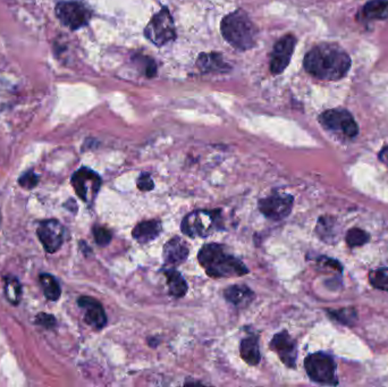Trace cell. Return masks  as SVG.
I'll return each instance as SVG.
<instances>
[{
  "label": "cell",
  "mask_w": 388,
  "mask_h": 387,
  "mask_svg": "<svg viewBox=\"0 0 388 387\" xmlns=\"http://www.w3.org/2000/svg\"><path fill=\"white\" fill-rule=\"evenodd\" d=\"M37 237L47 252H56L62 247L64 228L56 219H48L39 225Z\"/></svg>",
  "instance_id": "cell-12"
},
{
  "label": "cell",
  "mask_w": 388,
  "mask_h": 387,
  "mask_svg": "<svg viewBox=\"0 0 388 387\" xmlns=\"http://www.w3.org/2000/svg\"><path fill=\"white\" fill-rule=\"evenodd\" d=\"M369 240V235L360 228H352L346 234V243L348 247H360L362 244L366 243Z\"/></svg>",
  "instance_id": "cell-24"
},
{
  "label": "cell",
  "mask_w": 388,
  "mask_h": 387,
  "mask_svg": "<svg viewBox=\"0 0 388 387\" xmlns=\"http://www.w3.org/2000/svg\"><path fill=\"white\" fill-rule=\"evenodd\" d=\"M319 121L328 130L341 132L348 137H357L359 133L357 123L348 110H326L320 115Z\"/></svg>",
  "instance_id": "cell-9"
},
{
  "label": "cell",
  "mask_w": 388,
  "mask_h": 387,
  "mask_svg": "<svg viewBox=\"0 0 388 387\" xmlns=\"http://www.w3.org/2000/svg\"><path fill=\"white\" fill-rule=\"evenodd\" d=\"M56 16L66 28L78 30L91 19V10L81 1H60L57 3Z\"/></svg>",
  "instance_id": "cell-7"
},
{
  "label": "cell",
  "mask_w": 388,
  "mask_h": 387,
  "mask_svg": "<svg viewBox=\"0 0 388 387\" xmlns=\"http://www.w3.org/2000/svg\"><path fill=\"white\" fill-rule=\"evenodd\" d=\"M189 252V247L185 243V241L180 237H175L165 244L162 257H164L166 265L178 266L187 259Z\"/></svg>",
  "instance_id": "cell-15"
},
{
  "label": "cell",
  "mask_w": 388,
  "mask_h": 387,
  "mask_svg": "<svg viewBox=\"0 0 388 387\" xmlns=\"http://www.w3.org/2000/svg\"><path fill=\"white\" fill-rule=\"evenodd\" d=\"M294 198L289 194H275L259 200V210L271 221H280L291 214Z\"/></svg>",
  "instance_id": "cell-10"
},
{
  "label": "cell",
  "mask_w": 388,
  "mask_h": 387,
  "mask_svg": "<svg viewBox=\"0 0 388 387\" xmlns=\"http://www.w3.org/2000/svg\"><path fill=\"white\" fill-rule=\"evenodd\" d=\"M271 349L278 354L284 365L289 368H295V362L298 356L296 343L286 331L280 332L271 340Z\"/></svg>",
  "instance_id": "cell-13"
},
{
  "label": "cell",
  "mask_w": 388,
  "mask_h": 387,
  "mask_svg": "<svg viewBox=\"0 0 388 387\" xmlns=\"http://www.w3.org/2000/svg\"><path fill=\"white\" fill-rule=\"evenodd\" d=\"M196 66L202 73H225L230 67L225 60L223 55L218 53H201L196 60Z\"/></svg>",
  "instance_id": "cell-16"
},
{
  "label": "cell",
  "mask_w": 388,
  "mask_h": 387,
  "mask_svg": "<svg viewBox=\"0 0 388 387\" xmlns=\"http://www.w3.org/2000/svg\"><path fill=\"white\" fill-rule=\"evenodd\" d=\"M364 19H387L388 0H370L362 10Z\"/></svg>",
  "instance_id": "cell-21"
},
{
  "label": "cell",
  "mask_w": 388,
  "mask_h": 387,
  "mask_svg": "<svg viewBox=\"0 0 388 387\" xmlns=\"http://www.w3.org/2000/svg\"><path fill=\"white\" fill-rule=\"evenodd\" d=\"M198 259L207 275L212 278L234 277L248 273L246 266L226 252L221 244H205L200 249Z\"/></svg>",
  "instance_id": "cell-2"
},
{
  "label": "cell",
  "mask_w": 388,
  "mask_h": 387,
  "mask_svg": "<svg viewBox=\"0 0 388 387\" xmlns=\"http://www.w3.org/2000/svg\"><path fill=\"white\" fill-rule=\"evenodd\" d=\"M370 283L382 291L388 292V269H377L375 272L370 273Z\"/></svg>",
  "instance_id": "cell-25"
},
{
  "label": "cell",
  "mask_w": 388,
  "mask_h": 387,
  "mask_svg": "<svg viewBox=\"0 0 388 387\" xmlns=\"http://www.w3.org/2000/svg\"><path fill=\"white\" fill-rule=\"evenodd\" d=\"M221 226V210H196L183 219L180 228L187 237H207Z\"/></svg>",
  "instance_id": "cell-4"
},
{
  "label": "cell",
  "mask_w": 388,
  "mask_h": 387,
  "mask_svg": "<svg viewBox=\"0 0 388 387\" xmlns=\"http://www.w3.org/2000/svg\"><path fill=\"white\" fill-rule=\"evenodd\" d=\"M78 306L84 310V319L87 324L96 328L101 329L107 324L106 312L103 306L96 299L90 297H81L78 299Z\"/></svg>",
  "instance_id": "cell-14"
},
{
  "label": "cell",
  "mask_w": 388,
  "mask_h": 387,
  "mask_svg": "<svg viewBox=\"0 0 388 387\" xmlns=\"http://www.w3.org/2000/svg\"><path fill=\"white\" fill-rule=\"evenodd\" d=\"M334 315L332 317L337 319L339 322H344L345 325L352 324L357 318V313H355V310L351 309H341L339 311L332 312Z\"/></svg>",
  "instance_id": "cell-27"
},
{
  "label": "cell",
  "mask_w": 388,
  "mask_h": 387,
  "mask_svg": "<svg viewBox=\"0 0 388 387\" xmlns=\"http://www.w3.org/2000/svg\"><path fill=\"white\" fill-rule=\"evenodd\" d=\"M5 294L10 302H12V304H19L21 294H22V286L17 278H5Z\"/></svg>",
  "instance_id": "cell-23"
},
{
  "label": "cell",
  "mask_w": 388,
  "mask_h": 387,
  "mask_svg": "<svg viewBox=\"0 0 388 387\" xmlns=\"http://www.w3.org/2000/svg\"><path fill=\"white\" fill-rule=\"evenodd\" d=\"M379 158H380L382 162H387L388 164V146L380 151V153H379Z\"/></svg>",
  "instance_id": "cell-31"
},
{
  "label": "cell",
  "mask_w": 388,
  "mask_h": 387,
  "mask_svg": "<svg viewBox=\"0 0 388 387\" xmlns=\"http://www.w3.org/2000/svg\"><path fill=\"white\" fill-rule=\"evenodd\" d=\"M40 284L47 299L56 301L62 294V290L56 278L49 274L40 275Z\"/></svg>",
  "instance_id": "cell-22"
},
{
  "label": "cell",
  "mask_w": 388,
  "mask_h": 387,
  "mask_svg": "<svg viewBox=\"0 0 388 387\" xmlns=\"http://www.w3.org/2000/svg\"><path fill=\"white\" fill-rule=\"evenodd\" d=\"M295 44H296V39L294 35H291L282 37L275 44L271 60V71L273 74L278 75L285 71L292 58Z\"/></svg>",
  "instance_id": "cell-11"
},
{
  "label": "cell",
  "mask_w": 388,
  "mask_h": 387,
  "mask_svg": "<svg viewBox=\"0 0 388 387\" xmlns=\"http://www.w3.org/2000/svg\"><path fill=\"white\" fill-rule=\"evenodd\" d=\"M305 71L323 81H339L351 69V58L336 44L316 46L305 55Z\"/></svg>",
  "instance_id": "cell-1"
},
{
  "label": "cell",
  "mask_w": 388,
  "mask_h": 387,
  "mask_svg": "<svg viewBox=\"0 0 388 387\" xmlns=\"http://www.w3.org/2000/svg\"><path fill=\"white\" fill-rule=\"evenodd\" d=\"M223 39L239 50H248L257 44V28L243 10L230 12L221 25Z\"/></svg>",
  "instance_id": "cell-3"
},
{
  "label": "cell",
  "mask_w": 388,
  "mask_h": 387,
  "mask_svg": "<svg viewBox=\"0 0 388 387\" xmlns=\"http://www.w3.org/2000/svg\"><path fill=\"white\" fill-rule=\"evenodd\" d=\"M144 35L153 44L162 47L176 37L174 19L167 8H162L153 16L144 28Z\"/></svg>",
  "instance_id": "cell-5"
},
{
  "label": "cell",
  "mask_w": 388,
  "mask_h": 387,
  "mask_svg": "<svg viewBox=\"0 0 388 387\" xmlns=\"http://www.w3.org/2000/svg\"><path fill=\"white\" fill-rule=\"evenodd\" d=\"M94 237L96 244L101 246V247L108 246L112 237L110 231H108L106 227H103V226H94Z\"/></svg>",
  "instance_id": "cell-26"
},
{
  "label": "cell",
  "mask_w": 388,
  "mask_h": 387,
  "mask_svg": "<svg viewBox=\"0 0 388 387\" xmlns=\"http://www.w3.org/2000/svg\"><path fill=\"white\" fill-rule=\"evenodd\" d=\"M0 221H1V216H0Z\"/></svg>",
  "instance_id": "cell-32"
},
{
  "label": "cell",
  "mask_w": 388,
  "mask_h": 387,
  "mask_svg": "<svg viewBox=\"0 0 388 387\" xmlns=\"http://www.w3.org/2000/svg\"><path fill=\"white\" fill-rule=\"evenodd\" d=\"M35 322L44 328H53L56 325V319L49 313H39Z\"/></svg>",
  "instance_id": "cell-30"
},
{
  "label": "cell",
  "mask_w": 388,
  "mask_h": 387,
  "mask_svg": "<svg viewBox=\"0 0 388 387\" xmlns=\"http://www.w3.org/2000/svg\"><path fill=\"white\" fill-rule=\"evenodd\" d=\"M305 367L309 377L316 383L325 385L337 384L335 362L325 353L310 354L305 359Z\"/></svg>",
  "instance_id": "cell-6"
},
{
  "label": "cell",
  "mask_w": 388,
  "mask_h": 387,
  "mask_svg": "<svg viewBox=\"0 0 388 387\" xmlns=\"http://www.w3.org/2000/svg\"><path fill=\"white\" fill-rule=\"evenodd\" d=\"M223 297L235 307H248L255 299V293L246 285H232L223 291Z\"/></svg>",
  "instance_id": "cell-17"
},
{
  "label": "cell",
  "mask_w": 388,
  "mask_h": 387,
  "mask_svg": "<svg viewBox=\"0 0 388 387\" xmlns=\"http://www.w3.org/2000/svg\"><path fill=\"white\" fill-rule=\"evenodd\" d=\"M241 356L242 359L248 363V365H258L260 361V350H259V342L257 337L248 336L241 342Z\"/></svg>",
  "instance_id": "cell-20"
},
{
  "label": "cell",
  "mask_w": 388,
  "mask_h": 387,
  "mask_svg": "<svg viewBox=\"0 0 388 387\" xmlns=\"http://www.w3.org/2000/svg\"><path fill=\"white\" fill-rule=\"evenodd\" d=\"M167 278L168 293L171 297L183 298L187 292V283L176 269L167 268L164 270Z\"/></svg>",
  "instance_id": "cell-19"
},
{
  "label": "cell",
  "mask_w": 388,
  "mask_h": 387,
  "mask_svg": "<svg viewBox=\"0 0 388 387\" xmlns=\"http://www.w3.org/2000/svg\"><path fill=\"white\" fill-rule=\"evenodd\" d=\"M162 223L153 219L146 222L139 223L132 232V237L139 243H148L150 241L155 240L162 232Z\"/></svg>",
  "instance_id": "cell-18"
},
{
  "label": "cell",
  "mask_w": 388,
  "mask_h": 387,
  "mask_svg": "<svg viewBox=\"0 0 388 387\" xmlns=\"http://www.w3.org/2000/svg\"><path fill=\"white\" fill-rule=\"evenodd\" d=\"M137 187H139V190L143 191V192L153 190L155 183L151 178V175L148 174V173H142L137 178Z\"/></svg>",
  "instance_id": "cell-28"
},
{
  "label": "cell",
  "mask_w": 388,
  "mask_h": 387,
  "mask_svg": "<svg viewBox=\"0 0 388 387\" xmlns=\"http://www.w3.org/2000/svg\"><path fill=\"white\" fill-rule=\"evenodd\" d=\"M71 184L75 192L84 203H92L101 187V178L90 169L83 167L71 176Z\"/></svg>",
  "instance_id": "cell-8"
},
{
  "label": "cell",
  "mask_w": 388,
  "mask_h": 387,
  "mask_svg": "<svg viewBox=\"0 0 388 387\" xmlns=\"http://www.w3.org/2000/svg\"><path fill=\"white\" fill-rule=\"evenodd\" d=\"M37 182H39V178L33 172L26 173V174L23 175L22 178H19V185L24 189H28V190L33 189L37 184Z\"/></svg>",
  "instance_id": "cell-29"
}]
</instances>
